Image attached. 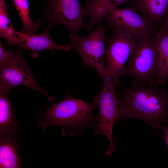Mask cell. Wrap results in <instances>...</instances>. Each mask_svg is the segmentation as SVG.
I'll list each match as a JSON object with an SVG mask.
<instances>
[{"instance_id":"1","label":"cell","mask_w":168,"mask_h":168,"mask_svg":"<svg viewBox=\"0 0 168 168\" xmlns=\"http://www.w3.org/2000/svg\"><path fill=\"white\" fill-rule=\"evenodd\" d=\"M158 86L133 84L123 89L118 119L138 118L157 132L168 118V93Z\"/></svg>"},{"instance_id":"2","label":"cell","mask_w":168,"mask_h":168,"mask_svg":"<svg viewBox=\"0 0 168 168\" xmlns=\"http://www.w3.org/2000/svg\"><path fill=\"white\" fill-rule=\"evenodd\" d=\"M95 108L92 101L88 102L73 98L68 93L60 102L53 103L37 120L44 131L50 125H57L60 126L63 136L68 134L72 137L81 133L84 129L93 128L96 117L93 110Z\"/></svg>"},{"instance_id":"3","label":"cell","mask_w":168,"mask_h":168,"mask_svg":"<svg viewBox=\"0 0 168 168\" xmlns=\"http://www.w3.org/2000/svg\"><path fill=\"white\" fill-rule=\"evenodd\" d=\"M155 35L147 38L135 37L133 49L122 75L129 76L133 84L159 85Z\"/></svg>"},{"instance_id":"4","label":"cell","mask_w":168,"mask_h":168,"mask_svg":"<svg viewBox=\"0 0 168 168\" xmlns=\"http://www.w3.org/2000/svg\"><path fill=\"white\" fill-rule=\"evenodd\" d=\"M103 83L101 91L96 94L92 101L98 110L93 127L95 135L103 134L108 138L110 143L105 154L111 155L116 146L113 135V128L118 119L119 110L118 99L115 93L118 83L107 74L102 77Z\"/></svg>"},{"instance_id":"5","label":"cell","mask_w":168,"mask_h":168,"mask_svg":"<svg viewBox=\"0 0 168 168\" xmlns=\"http://www.w3.org/2000/svg\"><path fill=\"white\" fill-rule=\"evenodd\" d=\"M46 8L38 20L42 25L48 24L50 30L57 25L65 26L70 32L77 34L86 25L83 20L84 7L78 0H47Z\"/></svg>"},{"instance_id":"6","label":"cell","mask_w":168,"mask_h":168,"mask_svg":"<svg viewBox=\"0 0 168 168\" xmlns=\"http://www.w3.org/2000/svg\"><path fill=\"white\" fill-rule=\"evenodd\" d=\"M108 28L98 26L97 28L86 37L77 34L70 35V44L82 59L83 66H89L95 69L98 76L103 77L107 74L104 65L105 54V32Z\"/></svg>"},{"instance_id":"7","label":"cell","mask_w":168,"mask_h":168,"mask_svg":"<svg viewBox=\"0 0 168 168\" xmlns=\"http://www.w3.org/2000/svg\"><path fill=\"white\" fill-rule=\"evenodd\" d=\"M18 85L37 91L45 96L52 103L56 100L36 82L21 50L17 48L9 60L0 66V89L9 92Z\"/></svg>"},{"instance_id":"8","label":"cell","mask_w":168,"mask_h":168,"mask_svg":"<svg viewBox=\"0 0 168 168\" xmlns=\"http://www.w3.org/2000/svg\"><path fill=\"white\" fill-rule=\"evenodd\" d=\"M105 20L108 28L129 36L144 38L156 33L157 29L130 7L114 8Z\"/></svg>"},{"instance_id":"9","label":"cell","mask_w":168,"mask_h":168,"mask_svg":"<svg viewBox=\"0 0 168 168\" xmlns=\"http://www.w3.org/2000/svg\"><path fill=\"white\" fill-rule=\"evenodd\" d=\"M135 37L115 30L105 39V59L107 74L119 85L124 65L129 58L134 44Z\"/></svg>"},{"instance_id":"10","label":"cell","mask_w":168,"mask_h":168,"mask_svg":"<svg viewBox=\"0 0 168 168\" xmlns=\"http://www.w3.org/2000/svg\"><path fill=\"white\" fill-rule=\"evenodd\" d=\"M49 30L47 27L44 31L38 34H26L15 30L11 45L30 50L33 58H37L40 52L44 50H50L54 53L55 49L67 51L71 49L72 47L70 44L62 45L54 42L50 36Z\"/></svg>"},{"instance_id":"11","label":"cell","mask_w":168,"mask_h":168,"mask_svg":"<svg viewBox=\"0 0 168 168\" xmlns=\"http://www.w3.org/2000/svg\"><path fill=\"white\" fill-rule=\"evenodd\" d=\"M128 4L157 30L168 12V0H129Z\"/></svg>"},{"instance_id":"12","label":"cell","mask_w":168,"mask_h":168,"mask_svg":"<svg viewBox=\"0 0 168 168\" xmlns=\"http://www.w3.org/2000/svg\"><path fill=\"white\" fill-rule=\"evenodd\" d=\"M84 16L89 17L86 29L89 34L96 24L105 19L110 11L122 5L128 4L129 0H84Z\"/></svg>"},{"instance_id":"13","label":"cell","mask_w":168,"mask_h":168,"mask_svg":"<svg viewBox=\"0 0 168 168\" xmlns=\"http://www.w3.org/2000/svg\"><path fill=\"white\" fill-rule=\"evenodd\" d=\"M18 134L0 135V168H22Z\"/></svg>"},{"instance_id":"14","label":"cell","mask_w":168,"mask_h":168,"mask_svg":"<svg viewBox=\"0 0 168 168\" xmlns=\"http://www.w3.org/2000/svg\"><path fill=\"white\" fill-rule=\"evenodd\" d=\"M8 92L0 90V135L18 134L21 129L14 113Z\"/></svg>"},{"instance_id":"15","label":"cell","mask_w":168,"mask_h":168,"mask_svg":"<svg viewBox=\"0 0 168 168\" xmlns=\"http://www.w3.org/2000/svg\"><path fill=\"white\" fill-rule=\"evenodd\" d=\"M154 40L159 66L158 83L164 85L168 79V30L159 29Z\"/></svg>"},{"instance_id":"16","label":"cell","mask_w":168,"mask_h":168,"mask_svg":"<svg viewBox=\"0 0 168 168\" xmlns=\"http://www.w3.org/2000/svg\"><path fill=\"white\" fill-rule=\"evenodd\" d=\"M16 9L23 24L21 32L26 34H34L40 27L39 24L34 22L30 15L29 3L28 0H13Z\"/></svg>"},{"instance_id":"17","label":"cell","mask_w":168,"mask_h":168,"mask_svg":"<svg viewBox=\"0 0 168 168\" xmlns=\"http://www.w3.org/2000/svg\"><path fill=\"white\" fill-rule=\"evenodd\" d=\"M12 25L9 19L5 0H0V37L4 38Z\"/></svg>"},{"instance_id":"18","label":"cell","mask_w":168,"mask_h":168,"mask_svg":"<svg viewBox=\"0 0 168 168\" xmlns=\"http://www.w3.org/2000/svg\"><path fill=\"white\" fill-rule=\"evenodd\" d=\"M14 52L10 48L6 50L0 41V66L5 64L10 58Z\"/></svg>"},{"instance_id":"19","label":"cell","mask_w":168,"mask_h":168,"mask_svg":"<svg viewBox=\"0 0 168 168\" xmlns=\"http://www.w3.org/2000/svg\"><path fill=\"white\" fill-rule=\"evenodd\" d=\"M163 131V135H161L157 133L159 137L162 138L165 141L168 148V125L163 127L161 126L160 128Z\"/></svg>"},{"instance_id":"20","label":"cell","mask_w":168,"mask_h":168,"mask_svg":"<svg viewBox=\"0 0 168 168\" xmlns=\"http://www.w3.org/2000/svg\"><path fill=\"white\" fill-rule=\"evenodd\" d=\"M168 30V12L166 19L159 28V30Z\"/></svg>"}]
</instances>
